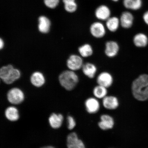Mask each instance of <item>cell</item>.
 Returning <instances> with one entry per match:
<instances>
[{"label": "cell", "instance_id": "27", "mask_svg": "<svg viewBox=\"0 0 148 148\" xmlns=\"http://www.w3.org/2000/svg\"><path fill=\"white\" fill-rule=\"evenodd\" d=\"M142 5V0H134L131 10H138L141 8Z\"/></svg>", "mask_w": 148, "mask_h": 148}, {"label": "cell", "instance_id": "20", "mask_svg": "<svg viewBox=\"0 0 148 148\" xmlns=\"http://www.w3.org/2000/svg\"><path fill=\"white\" fill-rule=\"evenodd\" d=\"M120 25V19L116 16L110 17L106 21V27L111 32H114L117 31Z\"/></svg>", "mask_w": 148, "mask_h": 148}, {"label": "cell", "instance_id": "13", "mask_svg": "<svg viewBox=\"0 0 148 148\" xmlns=\"http://www.w3.org/2000/svg\"><path fill=\"white\" fill-rule=\"evenodd\" d=\"M114 124V120L112 116L107 114H103L101 116L99 126L101 129L105 130L112 129Z\"/></svg>", "mask_w": 148, "mask_h": 148}, {"label": "cell", "instance_id": "5", "mask_svg": "<svg viewBox=\"0 0 148 148\" xmlns=\"http://www.w3.org/2000/svg\"><path fill=\"white\" fill-rule=\"evenodd\" d=\"M90 30L92 36L97 38H103L106 33L105 26L99 22H96L92 23L90 25Z\"/></svg>", "mask_w": 148, "mask_h": 148}, {"label": "cell", "instance_id": "4", "mask_svg": "<svg viewBox=\"0 0 148 148\" xmlns=\"http://www.w3.org/2000/svg\"><path fill=\"white\" fill-rule=\"evenodd\" d=\"M7 99L11 103L18 104L23 102L25 98L23 91L20 89L14 88L9 90L7 94Z\"/></svg>", "mask_w": 148, "mask_h": 148}, {"label": "cell", "instance_id": "28", "mask_svg": "<svg viewBox=\"0 0 148 148\" xmlns=\"http://www.w3.org/2000/svg\"><path fill=\"white\" fill-rule=\"evenodd\" d=\"M134 1V0H123L124 6L125 8L131 10Z\"/></svg>", "mask_w": 148, "mask_h": 148}, {"label": "cell", "instance_id": "15", "mask_svg": "<svg viewBox=\"0 0 148 148\" xmlns=\"http://www.w3.org/2000/svg\"><path fill=\"white\" fill-rule=\"evenodd\" d=\"M82 69L84 75L90 79L93 78L97 71V66L90 62H87L84 64Z\"/></svg>", "mask_w": 148, "mask_h": 148}, {"label": "cell", "instance_id": "21", "mask_svg": "<svg viewBox=\"0 0 148 148\" xmlns=\"http://www.w3.org/2000/svg\"><path fill=\"white\" fill-rule=\"evenodd\" d=\"M5 117L10 121H14L19 118V114L17 109L14 107H8L5 110Z\"/></svg>", "mask_w": 148, "mask_h": 148}, {"label": "cell", "instance_id": "7", "mask_svg": "<svg viewBox=\"0 0 148 148\" xmlns=\"http://www.w3.org/2000/svg\"><path fill=\"white\" fill-rule=\"evenodd\" d=\"M97 81L98 85L108 88L112 86L114 79L110 73L107 72H103L98 75Z\"/></svg>", "mask_w": 148, "mask_h": 148}, {"label": "cell", "instance_id": "16", "mask_svg": "<svg viewBox=\"0 0 148 148\" xmlns=\"http://www.w3.org/2000/svg\"><path fill=\"white\" fill-rule=\"evenodd\" d=\"M38 28L40 32L43 33L49 32L51 26V22L45 16H40L38 18Z\"/></svg>", "mask_w": 148, "mask_h": 148}, {"label": "cell", "instance_id": "12", "mask_svg": "<svg viewBox=\"0 0 148 148\" xmlns=\"http://www.w3.org/2000/svg\"><path fill=\"white\" fill-rule=\"evenodd\" d=\"M86 110L90 114L97 113L99 110L100 104L99 101L95 98H88L85 102Z\"/></svg>", "mask_w": 148, "mask_h": 148}, {"label": "cell", "instance_id": "9", "mask_svg": "<svg viewBox=\"0 0 148 148\" xmlns=\"http://www.w3.org/2000/svg\"><path fill=\"white\" fill-rule=\"evenodd\" d=\"M66 142L68 148H86L84 143L79 139L75 132L68 135Z\"/></svg>", "mask_w": 148, "mask_h": 148}, {"label": "cell", "instance_id": "22", "mask_svg": "<svg viewBox=\"0 0 148 148\" xmlns=\"http://www.w3.org/2000/svg\"><path fill=\"white\" fill-rule=\"evenodd\" d=\"M79 52L81 56L84 58H88L93 54V50L92 46L88 44H85L79 48Z\"/></svg>", "mask_w": 148, "mask_h": 148}, {"label": "cell", "instance_id": "32", "mask_svg": "<svg viewBox=\"0 0 148 148\" xmlns=\"http://www.w3.org/2000/svg\"><path fill=\"white\" fill-rule=\"evenodd\" d=\"M40 148H55L54 147L51 146H46V147H44Z\"/></svg>", "mask_w": 148, "mask_h": 148}, {"label": "cell", "instance_id": "23", "mask_svg": "<svg viewBox=\"0 0 148 148\" xmlns=\"http://www.w3.org/2000/svg\"><path fill=\"white\" fill-rule=\"evenodd\" d=\"M107 92V88L99 85L96 86L93 90L94 95L99 99H103L106 97Z\"/></svg>", "mask_w": 148, "mask_h": 148}, {"label": "cell", "instance_id": "2", "mask_svg": "<svg viewBox=\"0 0 148 148\" xmlns=\"http://www.w3.org/2000/svg\"><path fill=\"white\" fill-rule=\"evenodd\" d=\"M59 79L61 86L68 90H73L79 82L78 76L71 70L63 72L59 76Z\"/></svg>", "mask_w": 148, "mask_h": 148}, {"label": "cell", "instance_id": "24", "mask_svg": "<svg viewBox=\"0 0 148 148\" xmlns=\"http://www.w3.org/2000/svg\"><path fill=\"white\" fill-rule=\"evenodd\" d=\"M64 4V9L68 12L73 13L77 10V5L75 1L72 2Z\"/></svg>", "mask_w": 148, "mask_h": 148}, {"label": "cell", "instance_id": "1", "mask_svg": "<svg viewBox=\"0 0 148 148\" xmlns=\"http://www.w3.org/2000/svg\"><path fill=\"white\" fill-rule=\"evenodd\" d=\"M133 96L137 100L144 101L148 99V75L143 74L134 79L132 84Z\"/></svg>", "mask_w": 148, "mask_h": 148}, {"label": "cell", "instance_id": "6", "mask_svg": "<svg viewBox=\"0 0 148 148\" xmlns=\"http://www.w3.org/2000/svg\"><path fill=\"white\" fill-rule=\"evenodd\" d=\"M83 64L82 57L76 55L70 56L67 61L68 67L74 71L82 68Z\"/></svg>", "mask_w": 148, "mask_h": 148}, {"label": "cell", "instance_id": "25", "mask_svg": "<svg viewBox=\"0 0 148 148\" xmlns=\"http://www.w3.org/2000/svg\"><path fill=\"white\" fill-rule=\"evenodd\" d=\"M60 0H44L46 6L50 8H54L58 5Z\"/></svg>", "mask_w": 148, "mask_h": 148}, {"label": "cell", "instance_id": "18", "mask_svg": "<svg viewBox=\"0 0 148 148\" xmlns=\"http://www.w3.org/2000/svg\"><path fill=\"white\" fill-rule=\"evenodd\" d=\"M63 119L62 114L53 113L49 118V124L53 129L59 128L62 125Z\"/></svg>", "mask_w": 148, "mask_h": 148}, {"label": "cell", "instance_id": "33", "mask_svg": "<svg viewBox=\"0 0 148 148\" xmlns=\"http://www.w3.org/2000/svg\"><path fill=\"white\" fill-rule=\"evenodd\" d=\"M112 1H114V2H117L118 1H119V0H112Z\"/></svg>", "mask_w": 148, "mask_h": 148}, {"label": "cell", "instance_id": "30", "mask_svg": "<svg viewBox=\"0 0 148 148\" xmlns=\"http://www.w3.org/2000/svg\"><path fill=\"white\" fill-rule=\"evenodd\" d=\"M3 46H4V42H3V40L1 38V40H0V48L1 49H3Z\"/></svg>", "mask_w": 148, "mask_h": 148}, {"label": "cell", "instance_id": "29", "mask_svg": "<svg viewBox=\"0 0 148 148\" xmlns=\"http://www.w3.org/2000/svg\"><path fill=\"white\" fill-rule=\"evenodd\" d=\"M143 19L144 22L148 25V11L144 14Z\"/></svg>", "mask_w": 148, "mask_h": 148}, {"label": "cell", "instance_id": "3", "mask_svg": "<svg viewBox=\"0 0 148 148\" xmlns=\"http://www.w3.org/2000/svg\"><path fill=\"white\" fill-rule=\"evenodd\" d=\"M20 73L11 65L3 66L0 70V77L7 84H11L19 78Z\"/></svg>", "mask_w": 148, "mask_h": 148}, {"label": "cell", "instance_id": "11", "mask_svg": "<svg viewBox=\"0 0 148 148\" xmlns=\"http://www.w3.org/2000/svg\"><path fill=\"white\" fill-rule=\"evenodd\" d=\"M120 21L122 27L126 29H129L132 27L134 23V16L130 12H124L120 16Z\"/></svg>", "mask_w": 148, "mask_h": 148}, {"label": "cell", "instance_id": "17", "mask_svg": "<svg viewBox=\"0 0 148 148\" xmlns=\"http://www.w3.org/2000/svg\"><path fill=\"white\" fill-rule=\"evenodd\" d=\"M133 42L137 47H145L147 45L148 38L145 34L142 33H139L134 36Z\"/></svg>", "mask_w": 148, "mask_h": 148}, {"label": "cell", "instance_id": "26", "mask_svg": "<svg viewBox=\"0 0 148 148\" xmlns=\"http://www.w3.org/2000/svg\"><path fill=\"white\" fill-rule=\"evenodd\" d=\"M68 127V129L71 130L75 127L76 123L75 119L72 116H69L67 117Z\"/></svg>", "mask_w": 148, "mask_h": 148}, {"label": "cell", "instance_id": "31", "mask_svg": "<svg viewBox=\"0 0 148 148\" xmlns=\"http://www.w3.org/2000/svg\"><path fill=\"white\" fill-rule=\"evenodd\" d=\"M62 1L63 2L64 4H65L66 3L75 1V0H62Z\"/></svg>", "mask_w": 148, "mask_h": 148}, {"label": "cell", "instance_id": "10", "mask_svg": "<svg viewBox=\"0 0 148 148\" xmlns=\"http://www.w3.org/2000/svg\"><path fill=\"white\" fill-rule=\"evenodd\" d=\"M96 18L102 21H106L110 17L111 12L110 8L105 5H101L96 9L95 13Z\"/></svg>", "mask_w": 148, "mask_h": 148}, {"label": "cell", "instance_id": "8", "mask_svg": "<svg viewBox=\"0 0 148 148\" xmlns=\"http://www.w3.org/2000/svg\"><path fill=\"white\" fill-rule=\"evenodd\" d=\"M119 50V46L117 42L110 40L105 44V53L110 58H113L117 55Z\"/></svg>", "mask_w": 148, "mask_h": 148}, {"label": "cell", "instance_id": "14", "mask_svg": "<svg viewBox=\"0 0 148 148\" xmlns=\"http://www.w3.org/2000/svg\"><path fill=\"white\" fill-rule=\"evenodd\" d=\"M103 104L105 108L108 110H115L119 106V101L117 98L114 96H107L103 99Z\"/></svg>", "mask_w": 148, "mask_h": 148}, {"label": "cell", "instance_id": "19", "mask_svg": "<svg viewBox=\"0 0 148 148\" xmlns=\"http://www.w3.org/2000/svg\"><path fill=\"white\" fill-rule=\"evenodd\" d=\"M31 81L33 86L40 87L43 86L45 82V79L42 74L39 72H35L31 77Z\"/></svg>", "mask_w": 148, "mask_h": 148}]
</instances>
